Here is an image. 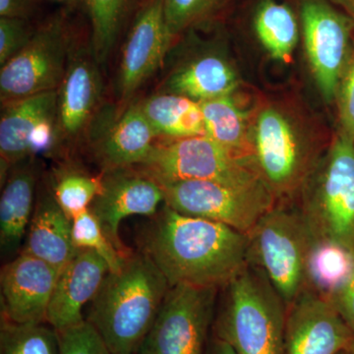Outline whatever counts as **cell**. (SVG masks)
Listing matches in <instances>:
<instances>
[{
  "mask_svg": "<svg viewBox=\"0 0 354 354\" xmlns=\"http://www.w3.org/2000/svg\"><path fill=\"white\" fill-rule=\"evenodd\" d=\"M145 248L171 286L221 290L248 265L247 234L165 205L147 234Z\"/></svg>",
  "mask_w": 354,
  "mask_h": 354,
  "instance_id": "cell-1",
  "label": "cell"
},
{
  "mask_svg": "<svg viewBox=\"0 0 354 354\" xmlns=\"http://www.w3.org/2000/svg\"><path fill=\"white\" fill-rule=\"evenodd\" d=\"M206 136L221 146L252 158L251 111L243 108L234 94L200 102Z\"/></svg>",
  "mask_w": 354,
  "mask_h": 354,
  "instance_id": "cell-24",
  "label": "cell"
},
{
  "mask_svg": "<svg viewBox=\"0 0 354 354\" xmlns=\"http://www.w3.org/2000/svg\"><path fill=\"white\" fill-rule=\"evenodd\" d=\"M339 127L337 131L354 140V46L335 97Z\"/></svg>",
  "mask_w": 354,
  "mask_h": 354,
  "instance_id": "cell-33",
  "label": "cell"
},
{
  "mask_svg": "<svg viewBox=\"0 0 354 354\" xmlns=\"http://www.w3.org/2000/svg\"><path fill=\"white\" fill-rule=\"evenodd\" d=\"M299 9L310 69L323 99L330 104L353 48L354 20L330 0H300Z\"/></svg>",
  "mask_w": 354,
  "mask_h": 354,
  "instance_id": "cell-11",
  "label": "cell"
},
{
  "mask_svg": "<svg viewBox=\"0 0 354 354\" xmlns=\"http://www.w3.org/2000/svg\"><path fill=\"white\" fill-rule=\"evenodd\" d=\"M138 102L158 138L179 139L206 135L200 102L165 92L153 94Z\"/></svg>",
  "mask_w": 354,
  "mask_h": 354,
  "instance_id": "cell-23",
  "label": "cell"
},
{
  "mask_svg": "<svg viewBox=\"0 0 354 354\" xmlns=\"http://www.w3.org/2000/svg\"><path fill=\"white\" fill-rule=\"evenodd\" d=\"M342 354H344V353H342Z\"/></svg>",
  "mask_w": 354,
  "mask_h": 354,
  "instance_id": "cell-41",
  "label": "cell"
},
{
  "mask_svg": "<svg viewBox=\"0 0 354 354\" xmlns=\"http://www.w3.org/2000/svg\"><path fill=\"white\" fill-rule=\"evenodd\" d=\"M354 333L329 299L307 288L288 306L283 354H342Z\"/></svg>",
  "mask_w": 354,
  "mask_h": 354,
  "instance_id": "cell-13",
  "label": "cell"
},
{
  "mask_svg": "<svg viewBox=\"0 0 354 354\" xmlns=\"http://www.w3.org/2000/svg\"><path fill=\"white\" fill-rule=\"evenodd\" d=\"M225 0H164L167 27L174 39L202 25L218 12Z\"/></svg>",
  "mask_w": 354,
  "mask_h": 354,
  "instance_id": "cell-31",
  "label": "cell"
},
{
  "mask_svg": "<svg viewBox=\"0 0 354 354\" xmlns=\"http://www.w3.org/2000/svg\"><path fill=\"white\" fill-rule=\"evenodd\" d=\"M169 288L148 254L129 255L120 272L106 274L86 320L111 354H137Z\"/></svg>",
  "mask_w": 354,
  "mask_h": 354,
  "instance_id": "cell-3",
  "label": "cell"
},
{
  "mask_svg": "<svg viewBox=\"0 0 354 354\" xmlns=\"http://www.w3.org/2000/svg\"><path fill=\"white\" fill-rule=\"evenodd\" d=\"M0 354H60L57 330L48 323L17 324L1 318Z\"/></svg>",
  "mask_w": 354,
  "mask_h": 354,
  "instance_id": "cell-28",
  "label": "cell"
},
{
  "mask_svg": "<svg viewBox=\"0 0 354 354\" xmlns=\"http://www.w3.org/2000/svg\"><path fill=\"white\" fill-rule=\"evenodd\" d=\"M344 354H354V344L348 348V351H346V353H344Z\"/></svg>",
  "mask_w": 354,
  "mask_h": 354,
  "instance_id": "cell-39",
  "label": "cell"
},
{
  "mask_svg": "<svg viewBox=\"0 0 354 354\" xmlns=\"http://www.w3.org/2000/svg\"><path fill=\"white\" fill-rule=\"evenodd\" d=\"M101 189L102 176H92L79 169H65L57 176L53 194L60 208L70 220H73L90 209Z\"/></svg>",
  "mask_w": 354,
  "mask_h": 354,
  "instance_id": "cell-29",
  "label": "cell"
},
{
  "mask_svg": "<svg viewBox=\"0 0 354 354\" xmlns=\"http://www.w3.org/2000/svg\"><path fill=\"white\" fill-rule=\"evenodd\" d=\"M70 44L62 18L34 32L24 48L0 70L1 104L58 90L66 72Z\"/></svg>",
  "mask_w": 354,
  "mask_h": 354,
  "instance_id": "cell-10",
  "label": "cell"
},
{
  "mask_svg": "<svg viewBox=\"0 0 354 354\" xmlns=\"http://www.w3.org/2000/svg\"><path fill=\"white\" fill-rule=\"evenodd\" d=\"M330 1L342 7L348 15L354 13V0H330Z\"/></svg>",
  "mask_w": 354,
  "mask_h": 354,
  "instance_id": "cell-38",
  "label": "cell"
},
{
  "mask_svg": "<svg viewBox=\"0 0 354 354\" xmlns=\"http://www.w3.org/2000/svg\"><path fill=\"white\" fill-rule=\"evenodd\" d=\"M206 354H237L234 349L227 344V342L221 341L215 337L213 342L209 344V348L207 351Z\"/></svg>",
  "mask_w": 354,
  "mask_h": 354,
  "instance_id": "cell-37",
  "label": "cell"
},
{
  "mask_svg": "<svg viewBox=\"0 0 354 354\" xmlns=\"http://www.w3.org/2000/svg\"><path fill=\"white\" fill-rule=\"evenodd\" d=\"M72 239L78 250L85 249L97 254L109 266L111 272H120L129 256L120 252L109 241L101 223L90 209L72 220Z\"/></svg>",
  "mask_w": 354,
  "mask_h": 354,
  "instance_id": "cell-30",
  "label": "cell"
},
{
  "mask_svg": "<svg viewBox=\"0 0 354 354\" xmlns=\"http://www.w3.org/2000/svg\"><path fill=\"white\" fill-rule=\"evenodd\" d=\"M156 181L164 192L165 206L183 215L223 223L244 234H248L278 203L262 180L248 183Z\"/></svg>",
  "mask_w": 354,
  "mask_h": 354,
  "instance_id": "cell-7",
  "label": "cell"
},
{
  "mask_svg": "<svg viewBox=\"0 0 354 354\" xmlns=\"http://www.w3.org/2000/svg\"><path fill=\"white\" fill-rule=\"evenodd\" d=\"M221 290L215 337L237 354H283L288 306L263 272L248 264Z\"/></svg>",
  "mask_w": 354,
  "mask_h": 354,
  "instance_id": "cell-4",
  "label": "cell"
},
{
  "mask_svg": "<svg viewBox=\"0 0 354 354\" xmlns=\"http://www.w3.org/2000/svg\"><path fill=\"white\" fill-rule=\"evenodd\" d=\"M248 264L267 277L288 306L308 288L313 235L295 202H278L247 234Z\"/></svg>",
  "mask_w": 354,
  "mask_h": 354,
  "instance_id": "cell-6",
  "label": "cell"
},
{
  "mask_svg": "<svg viewBox=\"0 0 354 354\" xmlns=\"http://www.w3.org/2000/svg\"><path fill=\"white\" fill-rule=\"evenodd\" d=\"M327 298L354 333V270L348 279Z\"/></svg>",
  "mask_w": 354,
  "mask_h": 354,
  "instance_id": "cell-35",
  "label": "cell"
},
{
  "mask_svg": "<svg viewBox=\"0 0 354 354\" xmlns=\"http://www.w3.org/2000/svg\"><path fill=\"white\" fill-rule=\"evenodd\" d=\"M239 84L230 62L216 51H206L174 67L165 77L162 92L202 102L234 94Z\"/></svg>",
  "mask_w": 354,
  "mask_h": 354,
  "instance_id": "cell-21",
  "label": "cell"
},
{
  "mask_svg": "<svg viewBox=\"0 0 354 354\" xmlns=\"http://www.w3.org/2000/svg\"><path fill=\"white\" fill-rule=\"evenodd\" d=\"M295 205L315 241L354 253V140L335 132Z\"/></svg>",
  "mask_w": 354,
  "mask_h": 354,
  "instance_id": "cell-5",
  "label": "cell"
},
{
  "mask_svg": "<svg viewBox=\"0 0 354 354\" xmlns=\"http://www.w3.org/2000/svg\"><path fill=\"white\" fill-rule=\"evenodd\" d=\"M253 160L277 202H295L329 143L304 111L266 101L251 111Z\"/></svg>",
  "mask_w": 354,
  "mask_h": 354,
  "instance_id": "cell-2",
  "label": "cell"
},
{
  "mask_svg": "<svg viewBox=\"0 0 354 354\" xmlns=\"http://www.w3.org/2000/svg\"><path fill=\"white\" fill-rule=\"evenodd\" d=\"M218 290L171 286L137 354H206Z\"/></svg>",
  "mask_w": 354,
  "mask_h": 354,
  "instance_id": "cell-9",
  "label": "cell"
},
{
  "mask_svg": "<svg viewBox=\"0 0 354 354\" xmlns=\"http://www.w3.org/2000/svg\"><path fill=\"white\" fill-rule=\"evenodd\" d=\"M57 333L60 354H111L101 335L87 320Z\"/></svg>",
  "mask_w": 354,
  "mask_h": 354,
  "instance_id": "cell-32",
  "label": "cell"
},
{
  "mask_svg": "<svg viewBox=\"0 0 354 354\" xmlns=\"http://www.w3.org/2000/svg\"><path fill=\"white\" fill-rule=\"evenodd\" d=\"M78 251L72 239V220L60 208L53 191L41 190L35 204L22 252L60 271Z\"/></svg>",
  "mask_w": 354,
  "mask_h": 354,
  "instance_id": "cell-20",
  "label": "cell"
},
{
  "mask_svg": "<svg viewBox=\"0 0 354 354\" xmlns=\"http://www.w3.org/2000/svg\"><path fill=\"white\" fill-rule=\"evenodd\" d=\"M30 0H0V17L27 19Z\"/></svg>",
  "mask_w": 354,
  "mask_h": 354,
  "instance_id": "cell-36",
  "label": "cell"
},
{
  "mask_svg": "<svg viewBox=\"0 0 354 354\" xmlns=\"http://www.w3.org/2000/svg\"><path fill=\"white\" fill-rule=\"evenodd\" d=\"M57 269L21 252L0 274L1 318L17 324L46 323Z\"/></svg>",
  "mask_w": 354,
  "mask_h": 354,
  "instance_id": "cell-18",
  "label": "cell"
},
{
  "mask_svg": "<svg viewBox=\"0 0 354 354\" xmlns=\"http://www.w3.org/2000/svg\"><path fill=\"white\" fill-rule=\"evenodd\" d=\"M91 48L70 50L57 97V143L73 144L90 129L99 113L102 79Z\"/></svg>",
  "mask_w": 354,
  "mask_h": 354,
  "instance_id": "cell-17",
  "label": "cell"
},
{
  "mask_svg": "<svg viewBox=\"0 0 354 354\" xmlns=\"http://www.w3.org/2000/svg\"><path fill=\"white\" fill-rule=\"evenodd\" d=\"M349 16H351V17L353 18V19L354 20V13L353 14H351V15H349Z\"/></svg>",
  "mask_w": 354,
  "mask_h": 354,
  "instance_id": "cell-40",
  "label": "cell"
},
{
  "mask_svg": "<svg viewBox=\"0 0 354 354\" xmlns=\"http://www.w3.org/2000/svg\"><path fill=\"white\" fill-rule=\"evenodd\" d=\"M38 167L29 158L11 167L2 183L0 198V248L2 255H14L27 234L35 209Z\"/></svg>",
  "mask_w": 354,
  "mask_h": 354,
  "instance_id": "cell-22",
  "label": "cell"
},
{
  "mask_svg": "<svg viewBox=\"0 0 354 354\" xmlns=\"http://www.w3.org/2000/svg\"><path fill=\"white\" fill-rule=\"evenodd\" d=\"M133 0H86L92 35L91 50L100 65L106 64L115 46Z\"/></svg>",
  "mask_w": 354,
  "mask_h": 354,
  "instance_id": "cell-27",
  "label": "cell"
},
{
  "mask_svg": "<svg viewBox=\"0 0 354 354\" xmlns=\"http://www.w3.org/2000/svg\"><path fill=\"white\" fill-rule=\"evenodd\" d=\"M354 270V253L329 241H315L308 260V288L328 297Z\"/></svg>",
  "mask_w": 354,
  "mask_h": 354,
  "instance_id": "cell-26",
  "label": "cell"
},
{
  "mask_svg": "<svg viewBox=\"0 0 354 354\" xmlns=\"http://www.w3.org/2000/svg\"><path fill=\"white\" fill-rule=\"evenodd\" d=\"M32 34L26 19L0 17V65L1 67L12 59L26 44Z\"/></svg>",
  "mask_w": 354,
  "mask_h": 354,
  "instance_id": "cell-34",
  "label": "cell"
},
{
  "mask_svg": "<svg viewBox=\"0 0 354 354\" xmlns=\"http://www.w3.org/2000/svg\"><path fill=\"white\" fill-rule=\"evenodd\" d=\"M88 132L91 148L104 171L143 165L158 138L139 102L118 113L102 109Z\"/></svg>",
  "mask_w": 354,
  "mask_h": 354,
  "instance_id": "cell-16",
  "label": "cell"
},
{
  "mask_svg": "<svg viewBox=\"0 0 354 354\" xmlns=\"http://www.w3.org/2000/svg\"><path fill=\"white\" fill-rule=\"evenodd\" d=\"M174 41L165 17L164 0H147L133 21L121 53L118 88L131 100L164 64Z\"/></svg>",
  "mask_w": 354,
  "mask_h": 354,
  "instance_id": "cell-15",
  "label": "cell"
},
{
  "mask_svg": "<svg viewBox=\"0 0 354 354\" xmlns=\"http://www.w3.org/2000/svg\"><path fill=\"white\" fill-rule=\"evenodd\" d=\"M140 167L156 180H262L252 158L232 152L206 135L162 139Z\"/></svg>",
  "mask_w": 354,
  "mask_h": 354,
  "instance_id": "cell-8",
  "label": "cell"
},
{
  "mask_svg": "<svg viewBox=\"0 0 354 354\" xmlns=\"http://www.w3.org/2000/svg\"><path fill=\"white\" fill-rule=\"evenodd\" d=\"M162 202L165 203L164 192L152 176L142 169L121 167L104 171L101 192L90 209L109 241L128 255L118 234L121 221L128 216L157 215Z\"/></svg>",
  "mask_w": 354,
  "mask_h": 354,
  "instance_id": "cell-14",
  "label": "cell"
},
{
  "mask_svg": "<svg viewBox=\"0 0 354 354\" xmlns=\"http://www.w3.org/2000/svg\"><path fill=\"white\" fill-rule=\"evenodd\" d=\"M57 90L2 104L0 120L1 183L14 165L46 150L57 138Z\"/></svg>",
  "mask_w": 354,
  "mask_h": 354,
  "instance_id": "cell-12",
  "label": "cell"
},
{
  "mask_svg": "<svg viewBox=\"0 0 354 354\" xmlns=\"http://www.w3.org/2000/svg\"><path fill=\"white\" fill-rule=\"evenodd\" d=\"M109 272V266L97 254L79 250L58 272L46 323L57 332L83 323V308L94 299Z\"/></svg>",
  "mask_w": 354,
  "mask_h": 354,
  "instance_id": "cell-19",
  "label": "cell"
},
{
  "mask_svg": "<svg viewBox=\"0 0 354 354\" xmlns=\"http://www.w3.org/2000/svg\"><path fill=\"white\" fill-rule=\"evenodd\" d=\"M254 30L274 59L290 62L299 39V24L290 6L276 0H262L254 16Z\"/></svg>",
  "mask_w": 354,
  "mask_h": 354,
  "instance_id": "cell-25",
  "label": "cell"
}]
</instances>
